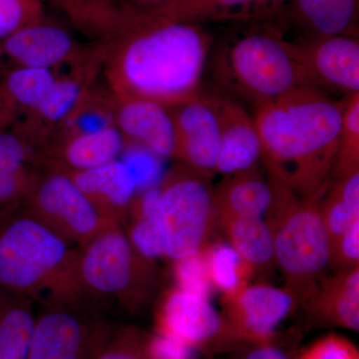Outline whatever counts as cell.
<instances>
[{"instance_id":"obj_1","label":"cell","mask_w":359,"mask_h":359,"mask_svg":"<svg viewBox=\"0 0 359 359\" xmlns=\"http://www.w3.org/2000/svg\"><path fill=\"white\" fill-rule=\"evenodd\" d=\"M214 39L204 25L134 8L123 32L105 45L101 77L117 99L173 107L199 95Z\"/></svg>"},{"instance_id":"obj_2","label":"cell","mask_w":359,"mask_h":359,"mask_svg":"<svg viewBox=\"0 0 359 359\" xmlns=\"http://www.w3.org/2000/svg\"><path fill=\"white\" fill-rule=\"evenodd\" d=\"M344 107L318 87L256 107L266 171L302 199L320 201L330 189Z\"/></svg>"},{"instance_id":"obj_3","label":"cell","mask_w":359,"mask_h":359,"mask_svg":"<svg viewBox=\"0 0 359 359\" xmlns=\"http://www.w3.org/2000/svg\"><path fill=\"white\" fill-rule=\"evenodd\" d=\"M209 57L216 83L256 107L318 87L276 18L233 23Z\"/></svg>"},{"instance_id":"obj_4","label":"cell","mask_w":359,"mask_h":359,"mask_svg":"<svg viewBox=\"0 0 359 359\" xmlns=\"http://www.w3.org/2000/svg\"><path fill=\"white\" fill-rule=\"evenodd\" d=\"M78 248L22 205L0 211V290L45 302L82 292Z\"/></svg>"},{"instance_id":"obj_5","label":"cell","mask_w":359,"mask_h":359,"mask_svg":"<svg viewBox=\"0 0 359 359\" xmlns=\"http://www.w3.org/2000/svg\"><path fill=\"white\" fill-rule=\"evenodd\" d=\"M268 180L273 198L266 222L273 233L275 262L287 278V290L306 301L330 264V240L320 201L302 199L273 175L268 174Z\"/></svg>"},{"instance_id":"obj_6","label":"cell","mask_w":359,"mask_h":359,"mask_svg":"<svg viewBox=\"0 0 359 359\" xmlns=\"http://www.w3.org/2000/svg\"><path fill=\"white\" fill-rule=\"evenodd\" d=\"M80 289L97 302H117L129 313L140 311L154 290V262L134 249L121 224L101 231L78 248Z\"/></svg>"},{"instance_id":"obj_7","label":"cell","mask_w":359,"mask_h":359,"mask_svg":"<svg viewBox=\"0 0 359 359\" xmlns=\"http://www.w3.org/2000/svg\"><path fill=\"white\" fill-rule=\"evenodd\" d=\"M115 330L85 292L54 297L36 314L28 359H95Z\"/></svg>"},{"instance_id":"obj_8","label":"cell","mask_w":359,"mask_h":359,"mask_svg":"<svg viewBox=\"0 0 359 359\" xmlns=\"http://www.w3.org/2000/svg\"><path fill=\"white\" fill-rule=\"evenodd\" d=\"M159 189L165 257L177 261L202 252L217 222L210 176L177 163L168 170Z\"/></svg>"},{"instance_id":"obj_9","label":"cell","mask_w":359,"mask_h":359,"mask_svg":"<svg viewBox=\"0 0 359 359\" xmlns=\"http://www.w3.org/2000/svg\"><path fill=\"white\" fill-rule=\"evenodd\" d=\"M26 211L71 245L83 247L114 224L77 186L65 168L44 160L25 201Z\"/></svg>"},{"instance_id":"obj_10","label":"cell","mask_w":359,"mask_h":359,"mask_svg":"<svg viewBox=\"0 0 359 359\" xmlns=\"http://www.w3.org/2000/svg\"><path fill=\"white\" fill-rule=\"evenodd\" d=\"M104 57V46L91 44L80 57L61 66L48 93L34 108L20 116L11 127L43 155L52 133L101 77Z\"/></svg>"},{"instance_id":"obj_11","label":"cell","mask_w":359,"mask_h":359,"mask_svg":"<svg viewBox=\"0 0 359 359\" xmlns=\"http://www.w3.org/2000/svg\"><path fill=\"white\" fill-rule=\"evenodd\" d=\"M90 46L66 26L44 16L0 41V70L57 67L80 57Z\"/></svg>"},{"instance_id":"obj_12","label":"cell","mask_w":359,"mask_h":359,"mask_svg":"<svg viewBox=\"0 0 359 359\" xmlns=\"http://www.w3.org/2000/svg\"><path fill=\"white\" fill-rule=\"evenodd\" d=\"M156 323V332L176 337L200 351L240 341L209 299L178 287L165 297Z\"/></svg>"},{"instance_id":"obj_13","label":"cell","mask_w":359,"mask_h":359,"mask_svg":"<svg viewBox=\"0 0 359 359\" xmlns=\"http://www.w3.org/2000/svg\"><path fill=\"white\" fill-rule=\"evenodd\" d=\"M176 131L174 159L194 171L216 173L221 122L215 96L199 95L169 107Z\"/></svg>"},{"instance_id":"obj_14","label":"cell","mask_w":359,"mask_h":359,"mask_svg":"<svg viewBox=\"0 0 359 359\" xmlns=\"http://www.w3.org/2000/svg\"><path fill=\"white\" fill-rule=\"evenodd\" d=\"M295 304L289 290L266 285L243 287L226 297V320L240 341L269 342Z\"/></svg>"},{"instance_id":"obj_15","label":"cell","mask_w":359,"mask_h":359,"mask_svg":"<svg viewBox=\"0 0 359 359\" xmlns=\"http://www.w3.org/2000/svg\"><path fill=\"white\" fill-rule=\"evenodd\" d=\"M302 65L316 86L359 92V40L356 37H316L294 41Z\"/></svg>"},{"instance_id":"obj_16","label":"cell","mask_w":359,"mask_h":359,"mask_svg":"<svg viewBox=\"0 0 359 359\" xmlns=\"http://www.w3.org/2000/svg\"><path fill=\"white\" fill-rule=\"evenodd\" d=\"M116 127L125 142L174 159L176 131L170 108L147 99H117Z\"/></svg>"},{"instance_id":"obj_17","label":"cell","mask_w":359,"mask_h":359,"mask_svg":"<svg viewBox=\"0 0 359 359\" xmlns=\"http://www.w3.org/2000/svg\"><path fill=\"white\" fill-rule=\"evenodd\" d=\"M215 99L221 122L217 173L229 176L256 169L263 160V145L255 120L235 101L221 96Z\"/></svg>"},{"instance_id":"obj_18","label":"cell","mask_w":359,"mask_h":359,"mask_svg":"<svg viewBox=\"0 0 359 359\" xmlns=\"http://www.w3.org/2000/svg\"><path fill=\"white\" fill-rule=\"evenodd\" d=\"M359 0H289L276 16L285 32L294 28L304 39L344 36L358 39Z\"/></svg>"},{"instance_id":"obj_19","label":"cell","mask_w":359,"mask_h":359,"mask_svg":"<svg viewBox=\"0 0 359 359\" xmlns=\"http://www.w3.org/2000/svg\"><path fill=\"white\" fill-rule=\"evenodd\" d=\"M289 0H174L150 11L178 22L237 23L276 18Z\"/></svg>"},{"instance_id":"obj_20","label":"cell","mask_w":359,"mask_h":359,"mask_svg":"<svg viewBox=\"0 0 359 359\" xmlns=\"http://www.w3.org/2000/svg\"><path fill=\"white\" fill-rule=\"evenodd\" d=\"M68 172L103 216L122 226L138 194L129 168L117 159L95 169Z\"/></svg>"},{"instance_id":"obj_21","label":"cell","mask_w":359,"mask_h":359,"mask_svg":"<svg viewBox=\"0 0 359 359\" xmlns=\"http://www.w3.org/2000/svg\"><path fill=\"white\" fill-rule=\"evenodd\" d=\"M43 161L41 151L13 127L0 132V211L25 201Z\"/></svg>"},{"instance_id":"obj_22","label":"cell","mask_w":359,"mask_h":359,"mask_svg":"<svg viewBox=\"0 0 359 359\" xmlns=\"http://www.w3.org/2000/svg\"><path fill=\"white\" fill-rule=\"evenodd\" d=\"M308 311L323 325L359 330V268L325 278L309 295Z\"/></svg>"},{"instance_id":"obj_23","label":"cell","mask_w":359,"mask_h":359,"mask_svg":"<svg viewBox=\"0 0 359 359\" xmlns=\"http://www.w3.org/2000/svg\"><path fill=\"white\" fill-rule=\"evenodd\" d=\"M53 6L88 43H111L123 32L134 7L124 0H56Z\"/></svg>"},{"instance_id":"obj_24","label":"cell","mask_w":359,"mask_h":359,"mask_svg":"<svg viewBox=\"0 0 359 359\" xmlns=\"http://www.w3.org/2000/svg\"><path fill=\"white\" fill-rule=\"evenodd\" d=\"M125 145L121 132L112 126L48 146L44 150L43 159L68 171H85L119 159Z\"/></svg>"},{"instance_id":"obj_25","label":"cell","mask_w":359,"mask_h":359,"mask_svg":"<svg viewBox=\"0 0 359 359\" xmlns=\"http://www.w3.org/2000/svg\"><path fill=\"white\" fill-rule=\"evenodd\" d=\"M273 198L271 183L259 173V167L224 176L214 189L217 222L237 217L263 218L271 209Z\"/></svg>"},{"instance_id":"obj_26","label":"cell","mask_w":359,"mask_h":359,"mask_svg":"<svg viewBox=\"0 0 359 359\" xmlns=\"http://www.w3.org/2000/svg\"><path fill=\"white\" fill-rule=\"evenodd\" d=\"M100 79L101 77L87 90L69 114L59 124L45 149L71 137L116 126L118 100L104 80Z\"/></svg>"},{"instance_id":"obj_27","label":"cell","mask_w":359,"mask_h":359,"mask_svg":"<svg viewBox=\"0 0 359 359\" xmlns=\"http://www.w3.org/2000/svg\"><path fill=\"white\" fill-rule=\"evenodd\" d=\"M28 297L0 290V359H28L36 313Z\"/></svg>"},{"instance_id":"obj_28","label":"cell","mask_w":359,"mask_h":359,"mask_svg":"<svg viewBox=\"0 0 359 359\" xmlns=\"http://www.w3.org/2000/svg\"><path fill=\"white\" fill-rule=\"evenodd\" d=\"M159 186L138 193L130 205L124 229L134 249L146 259L154 262L165 257L161 237Z\"/></svg>"},{"instance_id":"obj_29","label":"cell","mask_w":359,"mask_h":359,"mask_svg":"<svg viewBox=\"0 0 359 359\" xmlns=\"http://www.w3.org/2000/svg\"><path fill=\"white\" fill-rule=\"evenodd\" d=\"M219 223L229 245L250 269L266 268L275 263L273 233L262 217H237Z\"/></svg>"},{"instance_id":"obj_30","label":"cell","mask_w":359,"mask_h":359,"mask_svg":"<svg viewBox=\"0 0 359 359\" xmlns=\"http://www.w3.org/2000/svg\"><path fill=\"white\" fill-rule=\"evenodd\" d=\"M61 66L11 68L1 71L2 88L18 118L34 108L48 93L58 76Z\"/></svg>"},{"instance_id":"obj_31","label":"cell","mask_w":359,"mask_h":359,"mask_svg":"<svg viewBox=\"0 0 359 359\" xmlns=\"http://www.w3.org/2000/svg\"><path fill=\"white\" fill-rule=\"evenodd\" d=\"M320 205L332 243L359 219V171L335 179Z\"/></svg>"},{"instance_id":"obj_32","label":"cell","mask_w":359,"mask_h":359,"mask_svg":"<svg viewBox=\"0 0 359 359\" xmlns=\"http://www.w3.org/2000/svg\"><path fill=\"white\" fill-rule=\"evenodd\" d=\"M208 271L212 285L231 297L245 287L248 275L252 271L231 245L219 243L204 250Z\"/></svg>"},{"instance_id":"obj_33","label":"cell","mask_w":359,"mask_h":359,"mask_svg":"<svg viewBox=\"0 0 359 359\" xmlns=\"http://www.w3.org/2000/svg\"><path fill=\"white\" fill-rule=\"evenodd\" d=\"M334 179L359 171V92L344 99Z\"/></svg>"},{"instance_id":"obj_34","label":"cell","mask_w":359,"mask_h":359,"mask_svg":"<svg viewBox=\"0 0 359 359\" xmlns=\"http://www.w3.org/2000/svg\"><path fill=\"white\" fill-rule=\"evenodd\" d=\"M119 159L133 175L138 193L160 186L167 172L164 169V159L134 144L126 143Z\"/></svg>"},{"instance_id":"obj_35","label":"cell","mask_w":359,"mask_h":359,"mask_svg":"<svg viewBox=\"0 0 359 359\" xmlns=\"http://www.w3.org/2000/svg\"><path fill=\"white\" fill-rule=\"evenodd\" d=\"M174 276L178 289L209 299L215 287L210 278L204 250L174 261Z\"/></svg>"},{"instance_id":"obj_36","label":"cell","mask_w":359,"mask_h":359,"mask_svg":"<svg viewBox=\"0 0 359 359\" xmlns=\"http://www.w3.org/2000/svg\"><path fill=\"white\" fill-rule=\"evenodd\" d=\"M44 16L43 0H0V41Z\"/></svg>"},{"instance_id":"obj_37","label":"cell","mask_w":359,"mask_h":359,"mask_svg":"<svg viewBox=\"0 0 359 359\" xmlns=\"http://www.w3.org/2000/svg\"><path fill=\"white\" fill-rule=\"evenodd\" d=\"M147 334L133 327L115 330L95 359H150L146 351Z\"/></svg>"},{"instance_id":"obj_38","label":"cell","mask_w":359,"mask_h":359,"mask_svg":"<svg viewBox=\"0 0 359 359\" xmlns=\"http://www.w3.org/2000/svg\"><path fill=\"white\" fill-rule=\"evenodd\" d=\"M330 264L339 271L358 266L359 219L330 243Z\"/></svg>"},{"instance_id":"obj_39","label":"cell","mask_w":359,"mask_h":359,"mask_svg":"<svg viewBox=\"0 0 359 359\" xmlns=\"http://www.w3.org/2000/svg\"><path fill=\"white\" fill-rule=\"evenodd\" d=\"M146 351L150 359H197L200 353L196 347L158 332L147 334Z\"/></svg>"},{"instance_id":"obj_40","label":"cell","mask_w":359,"mask_h":359,"mask_svg":"<svg viewBox=\"0 0 359 359\" xmlns=\"http://www.w3.org/2000/svg\"><path fill=\"white\" fill-rule=\"evenodd\" d=\"M299 359H359V353L348 339L330 334L316 340Z\"/></svg>"},{"instance_id":"obj_41","label":"cell","mask_w":359,"mask_h":359,"mask_svg":"<svg viewBox=\"0 0 359 359\" xmlns=\"http://www.w3.org/2000/svg\"><path fill=\"white\" fill-rule=\"evenodd\" d=\"M233 359H289L285 351L280 347L273 346L269 342L255 344L254 346L243 351Z\"/></svg>"},{"instance_id":"obj_42","label":"cell","mask_w":359,"mask_h":359,"mask_svg":"<svg viewBox=\"0 0 359 359\" xmlns=\"http://www.w3.org/2000/svg\"><path fill=\"white\" fill-rule=\"evenodd\" d=\"M18 115L13 106L7 100L1 84V71H0V132L13 126Z\"/></svg>"},{"instance_id":"obj_43","label":"cell","mask_w":359,"mask_h":359,"mask_svg":"<svg viewBox=\"0 0 359 359\" xmlns=\"http://www.w3.org/2000/svg\"><path fill=\"white\" fill-rule=\"evenodd\" d=\"M127 4L143 11H152L166 6L174 0H124Z\"/></svg>"},{"instance_id":"obj_44","label":"cell","mask_w":359,"mask_h":359,"mask_svg":"<svg viewBox=\"0 0 359 359\" xmlns=\"http://www.w3.org/2000/svg\"><path fill=\"white\" fill-rule=\"evenodd\" d=\"M48 1H50V2H51V4H54V2H55V1H56V0H48Z\"/></svg>"}]
</instances>
